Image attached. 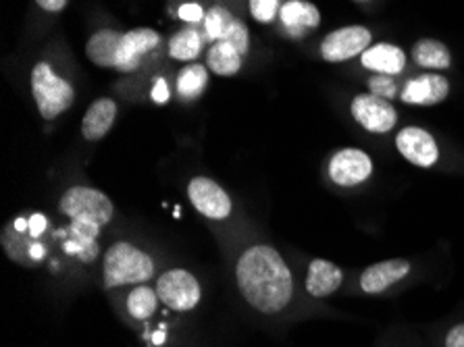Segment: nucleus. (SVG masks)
<instances>
[{"instance_id":"nucleus-13","label":"nucleus","mask_w":464,"mask_h":347,"mask_svg":"<svg viewBox=\"0 0 464 347\" xmlns=\"http://www.w3.org/2000/svg\"><path fill=\"white\" fill-rule=\"evenodd\" d=\"M412 271V265L406 258H392L377 262L369 268H364L361 275V289L369 295H379L388 292L398 281L406 279Z\"/></svg>"},{"instance_id":"nucleus-20","label":"nucleus","mask_w":464,"mask_h":347,"mask_svg":"<svg viewBox=\"0 0 464 347\" xmlns=\"http://www.w3.org/2000/svg\"><path fill=\"white\" fill-rule=\"evenodd\" d=\"M412 59L419 67L429 71H446L452 65L450 48L441 40L423 38L412 46Z\"/></svg>"},{"instance_id":"nucleus-22","label":"nucleus","mask_w":464,"mask_h":347,"mask_svg":"<svg viewBox=\"0 0 464 347\" xmlns=\"http://www.w3.org/2000/svg\"><path fill=\"white\" fill-rule=\"evenodd\" d=\"M208 83V67L200 63H189L178 73V96L181 101L192 102L202 96Z\"/></svg>"},{"instance_id":"nucleus-8","label":"nucleus","mask_w":464,"mask_h":347,"mask_svg":"<svg viewBox=\"0 0 464 347\" xmlns=\"http://www.w3.org/2000/svg\"><path fill=\"white\" fill-rule=\"evenodd\" d=\"M354 121L371 133H390L398 123V111L390 101L375 94H358L350 104Z\"/></svg>"},{"instance_id":"nucleus-4","label":"nucleus","mask_w":464,"mask_h":347,"mask_svg":"<svg viewBox=\"0 0 464 347\" xmlns=\"http://www.w3.org/2000/svg\"><path fill=\"white\" fill-rule=\"evenodd\" d=\"M59 210L63 215L80 223H92L104 227L112 221L115 207L101 189L75 186L69 188L59 200Z\"/></svg>"},{"instance_id":"nucleus-7","label":"nucleus","mask_w":464,"mask_h":347,"mask_svg":"<svg viewBox=\"0 0 464 347\" xmlns=\"http://www.w3.org/2000/svg\"><path fill=\"white\" fill-rule=\"evenodd\" d=\"M327 173L337 188H358L371 179L372 159L358 148H342L329 159Z\"/></svg>"},{"instance_id":"nucleus-5","label":"nucleus","mask_w":464,"mask_h":347,"mask_svg":"<svg viewBox=\"0 0 464 347\" xmlns=\"http://www.w3.org/2000/svg\"><path fill=\"white\" fill-rule=\"evenodd\" d=\"M157 294L165 306L179 310V313L196 308L202 295L198 279L184 268H173V271L160 275L157 281Z\"/></svg>"},{"instance_id":"nucleus-15","label":"nucleus","mask_w":464,"mask_h":347,"mask_svg":"<svg viewBox=\"0 0 464 347\" xmlns=\"http://www.w3.org/2000/svg\"><path fill=\"white\" fill-rule=\"evenodd\" d=\"M406 53L390 42H379L369 46L361 54V63L364 69L375 71L379 75H400L406 69Z\"/></svg>"},{"instance_id":"nucleus-1","label":"nucleus","mask_w":464,"mask_h":347,"mask_svg":"<svg viewBox=\"0 0 464 347\" xmlns=\"http://www.w3.org/2000/svg\"><path fill=\"white\" fill-rule=\"evenodd\" d=\"M236 279L244 300L263 314H277L292 300V273L271 246L248 247L237 260Z\"/></svg>"},{"instance_id":"nucleus-31","label":"nucleus","mask_w":464,"mask_h":347,"mask_svg":"<svg viewBox=\"0 0 464 347\" xmlns=\"http://www.w3.org/2000/svg\"><path fill=\"white\" fill-rule=\"evenodd\" d=\"M200 15H202V11H200L198 5H186V6H181V9H179V17L186 19V21H196Z\"/></svg>"},{"instance_id":"nucleus-24","label":"nucleus","mask_w":464,"mask_h":347,"mask_svg":"<svg viewBox=\"0 0 464 347\" xmlns=\"http://www.w3.org/2000/svg\"><path fill=\"white\" fill-rule=\"evenodd\" d=\"M157 292H152V289L146 285H140L133 289L128 297V310L136 321H149V318L157 313Z\"/></svg>"},{"instance_id":"nucleus-6","label":"nucleus","mask_w":464,"mask_h":347,"mask_svg":"<svg viewBox=\"0 0 464 347\" xmlns=\"http://www.w3.org/2000/svg\"><path fill=\"white\" fill-rule=\"evenodd\" d=\"M372 42V34L364 25H346L334 30L321 42V56L327 63H346L361 56Z\"/></svg>"},{"instance_id":"nucleus-27","label":"nucleus","mask_w":464,"mask_h":347,"mask_svg":"<svg viewBox=\"0 0 464 347\" xmlns=\"http://www.w3.org/2000/svg\"><path fill=\"white\" fill-rule=\"evenodd\" d=\"M250 3V15L255 17L258 24H271L277 15L279 0H248Z\"/></svg>"},{"instance_id":"nucleus-33","label":"nucleus","mask_w":464,"mask_h":347,"mask_svg":"<svg viewBox=\"0 0 464 347\" xmlns=\"http://www.w3.org/2000/svg\"><path fill=\"white\" fill-rule=\"evenodd\" d=\"M154 101L163 102L167 101V83L165 82H157V88H154Z\"/></svg>"},{"instance_id":"nucleus-10","label":"nucleus","mask_w":464,"mask_h":347,"mask_svg":"<svg viewBox=\"0 0 464 347\" xmlns=\"http://www.w3.org/2000/svg\"><path fill=\"white\" fill-rule=\"evenodd\" d=\"M188 198L200 215L213 221H223L231 215V198L227 191L208 177H194L188 186Z\"/></svg>"},{"instance_id":"nucleus-29","label":"nucleus","mask_w":464,"mask_h":347,"mask_svg":"<svg viewBox=\"0 0 464 347\" xmlns=\"http://www.w3.org/2000/svg\"><path fill=\"white\" fill-rule=\"evenodd\" d=\"M446 347H464V323L450 329L446 335Z\"/></svg>"},{"instance_id":"nucleus-25","label":"nucleus","mask_w":464,"mask_h":347,"mask_svg":"<svg viewBox=\"0 0 464 347\" xmlns=\"http://www.w3.org/2000/svg\"><path fill=\"white\" fill-rule=\"evenodd\" d=\"M237 17L225 6H213V9L207 11L205 15V32L210 40L219 42L225 38V34L231 30L234 21Z\"/></svg>"},{"instance_id":"nucleus-14","label":"nucleus","mask_w":464,"mask_h":347,"mask_svg":"<svg viewBox=\"0 0 464 347\" xmlns=\"http://www.w3.org/2000/svg\"><path fill=\"white\" fill-rule=\"evenodd\" d=\"M3 247L11 260L24 266L38 265L46 254L44 246L38 242V237L30 229L19 231L13 223L3 231Z\"/></svg>"},{"instance_id":"nucleus-23","label":"nucleus","mask_w":464,"mask_h":347,"mask_svg":"<svg viewBox=\"0 0 464 347\" xmlns=\"http://www.w3.org/2000/svg\"><path fill=\"white\" fill-rule=\"evenodd\" d=\"M202 51V35L192 30V27H186V30H179L173 34V38L169 40V56L175 61L189 63L198 59Z\"/></svg>"},{"instance_id":"nucleus-18","label":"nucleus","mask_w":464,"mask_h":347,"mask_svg":"<svg viewBox=\"0 0 464 347\" xmlns=\"http://www.w3.org/2000/svg\"><path fill=\"white\" fill-rule=\"evenodd\" d=\"M279 17L287 30L296 35H304V32L321 25V11L308 0H287L285 5H281Z\"/></svg>"},{"instance_id":"nucleus-9","label":"nucleus","mask_w":464,"mask_h":347,"mask_svg":"<svg viewBox=\"0 0 464 347\" xmlns=\"http://www.w3.org/2000/svg\"><path fill=\"white\" fill-rule=\"evenodd\" d=\"M396 148L414 167L431 169L440 162V146L435 138L423 127L411 125L398 131Z\"/></svg>"},{"instance_id":"nucleus-32","label":"nucleus","mask_w":464,"mask_h":347,"mask_svg":"<svg viewBox=\"0 0 464 347\" xmlns=\"http://www.w3.org/2000/svg\"><path fill=\"white\" fill-rule=\"evenodd\" d=\"M44 229H46V218L40 217V215H34V217L30 218V231H32L36 237H40L42 231H44Z\"/></svg>"},{"instance_id":"nucleus-28","label":"nucleus","mask_w":464,"mask_h":347,"mask_svg":"<svg viewBox=\"0 0 464 347\" xmlns=\"http://www.w3.org/2000/svg\"><path fill=\"white\" fill-rule=\"evenodd\" d=\"M369 88L371 94L382 96L385 101H392V98H396V94H400L393 75H375L372 80H369Z\"/></svg>"},{"instance_id":"nucleus-21","label":"nucleus","mask_w":464,"mask_h":347,"mask_svg":"<svg viewBox=\"0 0 464 347\" xmlns=\"http://www.w3.org/2000/svg\"><path fill=\"white\" fill-rule=\"evenodd\" d=\"M244 56L229 42H215L207 54V67L219 77H231L242 69Z\"/></svg>"},{"instance_id":"nucleus-11","label":"nucleus","mask_w":464,"mask_h":347,"mask_svg":"<svg viewBox=\"0 0 464 347\" xmlns=\"http://www.w3.org/2000/svg\"><path fill=\"white\" fill-rule=\"evenodd\" d=\"M450 96V82L446 75L438 71L420 73L406 82V86L400 90V101L412 106H435L444 102Z\"/></svg>"},{"instance_id":"nucleus-19","label":"nucleus","mask_w":464,"mask_h":347,"mask_svg":"<svg viewBox=\"0 0 464 347\" xmlns=\"http://www.w3.org/2000/svg\"><path fill=\"white\" fill-rule=\"evenodd\" d=\"M121 38H123L121 32L109 30V27L98 30L96 34L90 35L86 44V56L94 63L96 67H104V69L115 67L117 51H119V44H121Z\"/></svg>"},{"instance_id":"nucleus-17","label":"nucleus","mask_w":464,"mask_h":347,"mask_svg":"<svg viewBox=\"0 0 464 347\" xmlns=\"http://www.w3.org/2000/svg\"><path fill=\"white\" fill-rule=\"evenodd\" d=\"M117 119V102L112 98H98L86 111L82 121V133L88 141L102 140L115 125Z\"/></svg>"},{"instance_id":"nucleus-12","label":"nucleus","mask_w":464,"mask_h":347,"mask_svg":"<svg viewBox=\"0 0 464 347\" xmlns=\"http://www.w3.org/2000/svg\"><path fill=\"white\" fill-rule=\"evenodd\" d=\"M160 44V35L150 30V27H138V30H131L123 34L121 44H119L117 51V65L115 69L123 71V73H131L140 67V61H142L144 54H149Z\"/></svg>"},{"instance_id":"nucleus-16","label":"nucleus","mask_w":464,"mask_h":347,"mask_svg":"<svg viewBox=\"0 0 464 347\" xmlns=\"http://www.w3.org/2000/svg\"><path fill=\"white\" fill-rule=\"evenodd\" d=\"M343 281L342 268L334 265V262L314 258L311 265H308V275H306V292L313 297H329L340 289Z\"/></svg>"},{"instance_id":"nucleus-34","label":"nucleus","mask_w":464,"mask_h":347,"mask_svg":"<svg viewBox=\"0 0 464 347\" xmlns=\"http://www.w3.org/2000/svg\"><path fill=\"white\" fill-rule=\"evenodd\" d=\"M354 3H361V5H364V3H371V0H354Z\"/></svg>"},{"instance_id":"nucleus-3","label":"nucleus","mask_w":464,"mask_h":347,"mask_svg":"<svg viewBox=\"0 0 464 347\" xmlns=\"http://www.w3.org/2000/svg\"><path fill=\"white\" fill-rule=\"evenodd\" d=\"M32 94L36 101L38 112L44 121H53L63 112L72 109L75 90L65 77L56 75L46 61H40L32 69Z\"/></svg>"},{"instance_id":"nucleus-30","label":"nucleus","mask_w":464,"mask_h":347,"mask_svg":"<svg viewBox=\"0 0 464 347\" xmlns=\"http://www.w3.org/2000/svg\"><path fill=\"white\" fill-rule=\"evenodd\" d=\"M36 3L48 13H61L67 6V0H36Z\"/></svg>"},{"instance_id":"nucleus-2","label":"nucleus","mask_w":464,"mask_h":347,"mask_svg":"<svg viewBox=\"0 0 464 347\" xmlns=\"http://www.w3.org/2000/svg\"><path fill=\"white\" fill-rule=\"evenodd\" d=\"M154 275V262L130 242L112 244L104 256V287L146 283Z\"/></svg>"},{"instance_id":"nucleus-26","label":"nucleus","mask_w":464,"mask_h":347,"mask_svg":"<svg viewBox=\"0 0 464 347\" xmlns=\"http://www.w3.org/2000/svg\"><path fill=\"white\" fill-rule=\"evenodd\" d=\"M219 42H229V44L234 46L237 53H240L242 56H246V54H248V51H250V32H248V27H246L240 19H236L234 25H231V30L225 34V38L219 40Z\"/></svg>"}]
</instances>
